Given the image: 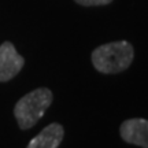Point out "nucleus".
<instances>
[{"label": "nucleus", "instance_id": "1", "mask_svg": "<svg viewBox=\"0 0 148 148\" xmlns=\"http://www.w3.org/2000/svg\"><path fill=\"white\" fill-rule=\"evenodd\" d=\"M134 49L129 41H112L97 47L92 52L95 69L104 74H118L133 62Z\"/></svg>", "mask_w": 148, "mask_h": 148}, {"label": "nucleus", "instance_id": "2", "mask_svg": "<svg viewBox=\"0 0 148 148\" xmlns=\"http://www.w3.org/2000/svg\"><path fill=\"white\" fill-rule=\"evenodd\" d=\"M52 92L48 88H37L22 96L14 107V115L21 129H30L40 121L52 103Z\"/></svg>", "mask_w": 148, "mask_h": 148}, {"label": "nucleus", "instance_id": "3", "mask_svg": "<svg viewBox=\"0 0 148 148\" xmlns=\"http://www.w3.org/2000/svg\"><path fill=\"white\" fill-rule=\"evenodd\" d=\"M25 64V59L16 52L15 47L10 41L0 45V82L14 78Z\"/></svg>", "mask_w": 148, "mask_h": 148}, {"label": "nucleus", "instance_id": "4", "mask_svg": "<svg viewBox=\"0 0 148 148\" xmlns=\"http://www.w3.org/2000/svg\"><path fill=\"white\" fill-rule=\"evenodd\" d=\"M121 137L129 144L148 148V119L130 118L121 125Z\"/></svg>", "mask_w": 148, "mask_h": 148}, {"label": "nucleus", "instance_id": "5", "mask_svg": "<svg viewBox=\"0 0 148 148\" xmlns=\"http://www.w3.org/2000/svg\"><path fill=\"white\" fill-rule=\"evenodd\" d=\"M64 136V129L60 123H51L44 127L26 148H59Z\"/></svg>", "mask_w": 148, "mask_h": 148}, {"label": "nucleus", "instance_id": "6", "mask_svg": "<svg viewBox=\"0 0 148 148\" xmlns=\"http://www.w3.org/2000/svg\"><path fill=\"white\" fill-rule=\"evenodd\" d=\"M74 1L81 5H84V7H96V5L110 4L112 0H74Z\"/></svg>", "mask_w": 148, "mask_h": 148}]
</instances>
